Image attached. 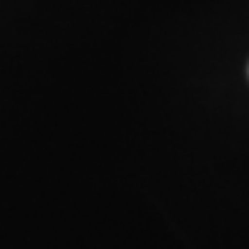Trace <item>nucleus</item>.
<instances>
[{
	"label": "nucleus",
	"mask_w": 249,
	"mask_h": 249,
	"mask_svg": "<svg viewBox=\"0 0 249 249\" xmlns=\"http://www.w3.org/2000/svg\"><path fill=\"white\" fill-rule=\"evenodd\" d=\"M247 71H249V67H247Z\"/></svg>",
	"instance_id": "1"
}]
</instances>
